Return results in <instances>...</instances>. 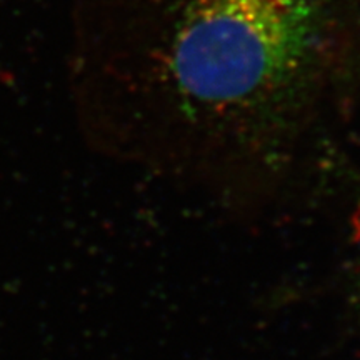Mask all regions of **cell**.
<instances>
[{
  "label": "cell",
  "instance_id": "6da1fadb",
  "mask_svg": "<svg viewBox=\"0 0 360 360\" xmlns=\"http://www.w3.org/2000/svg\"><path fill=\"white\" fill-rule=\"evenodd\" d=\"M94 137L186 162L282 160L354 74L350 0H75Z\"/></svg>",
  "mask_w": 360,
  "mask_h": 360
}]
</instances>
